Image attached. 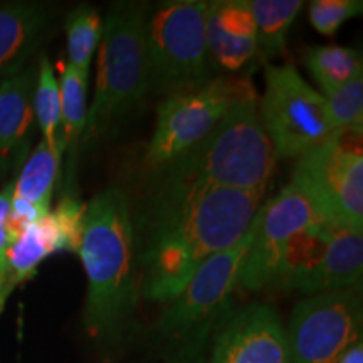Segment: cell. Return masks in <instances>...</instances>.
Segmentation results:
<instances>
[{"mask_svg":"<svg viewBox=\"0 0 363 363\" xmlns=\"http://www.w3.org/2000/svg\"><path fill=\"white\" fill-rule=\"evenodd\" d=\"M264 194L214 185L150 189L136 252L143 296L158 303L179 296L203 262L247 234Z\"/></svg>","mask_w":363,"mask_h":363,"instance_id":"6da1fadb","label":"cell"},{"mask_svg":"<svg viewBox=\"0 0 363 363\" xmlns=\"http://www.w3.org/2000/svg\"><path fill=\"white\" fill-rule=\"evenodd\" d=\"M136 234L126 194L110 187L86 203L78 256L88 279L84 330L115 340L128 330L140 294Z\"/></svg>","mask_w":363,"mask_h":363,"instance_id":"7a4b0ae2","label":"cell"},{"mask_svg":"<svg viewBox=\"0 0 363 363\" xmlns=\"http://www.w3.org/2000/svg\"><path fill=\"white\" fill-rule=\"evenodd\" d=\"M257 101L256 88L244 94L201 143L152 172V187L266 190L278 158L261 125Z\"/></svg>","mask_w":363,"mask_h":363,"instance_id":"3957f363","label":"cell"},{"mask_svg":"<svg viewBox=\"0 0 363 363\" xmlns=\"http://www.w3.org/2000/svg\"><path fill=\"white\" fill-rule=\"evenodd\" d=\"M145 2L113 4L103 21L96 83L81 145L99 142L131 115L147 96V21Z\"/></svg>","mask_w":363,"mask_h":363,"instance_id":"277c9868","label":"cell"},{"mask_svg":"<svg viewBox=\"0 0 363 363\" xmlns=\"http://www.w3.org/2000/svg\"><path fill=\"white\" fill-rule=\"evenodd\" d=\"M208 2L165 0L152 6L147 21V93L195 89L214 78L207 49Z\"/></svg>","mask_w":363,"mask_h":363,"instance_id":"5b68a950","label":"cell"},{"mask_svg":"<svg viewBox=\"0 0 363 363\" xmlns=\"http://www.w3.org/2000/svg\"><path fill=\"white\" fill-rule=\"evenodd\" d=\"M264 83L257 111L276 158H301L340 133L323 94L293 65H267Z\"/></svg>","mask_w":363,"mask_h":363,"instance_id":"8992f818","label":"cell"},{"mask_svg":"<svg viewBox=\"0 0 363 363\" xmlns=\"http://www.w3.org/2000/svg\"><path fill=\"white\" fill-rule=\"evenodd\" d=\"M254 234V220L235 246L216 254L199 267L184 291L169 301L158 331L182 355H195L216 325L224 323L239 286V271Z\"/></svg>","mask_w":363,"mask_h":363,"instance_id":"52a82bcc","label":"cell"},{"mask_svg":"<svg viewBox=\"0 0 363 363\" xmlns=\"http://www.w3.org/2000/svg\"><path fill=\"white\" fill-rule=\"evenodd\" d=\"M251 89V76L219 74L201 88L180 91L163 99L145 155L150 174L201 143Z\"/></svg>","mask_w":363,"mask_h":363,"instance_id":"ba28073f","label":"cell"},{"mask_svg":"<svg viewBox=\"0 0 363 363\" xmlns=\"http://www.w3.org/2000/svg\"><path fill=\"white\" fill-rule=\"evenodd\" d=\"M291 182L328 222L363 229L362 133L340 131L331 142L298 158Z\"/></svg>","mask_w":363,"mask_h":363,"instance_id":"9c48e42d","label":"cell"},{"mask_svg":"<svg viewBox=\"0 0 363 363\" xmlns=\"http://www.w3.org/2000/svg\"><path fill=\"white\" fill-rule=\"evenodd\" d=\"M360 288L313 294L293 310L286 331L293 363H337L362 342Z\"/></svg>","mask_w":363,"mask_h":363,"instance_id":"30bf717a","label":"cell"},{"mask_svg":"<svg viewBox=\"0 0 363 363\" xmlns=\"http://www.w3.org/2000/svg\"><path fill=\"white\" fill-rule=\"evenodd\" d=\"M320 220L326 219L311 199L289 182L257 211L252 240L239 271V286L247 291L274 286L293 240Z\"/></svg>","mask_w":363,"mask_h":363,"instance_id":"8fae6325","label":"cell"},{"mask_svg":"<svg viewBox=\"0 0 363 363\" xmlns=\"http://www.w3.org/2000/svg\"><path fill=\"white\" fill-rule=\"evenodd\" d=\"M208 363H293L278 313L266 305H249L227 318Z\"/></svg>","mask_w":363,"mask_h":363,"instance_id":"7c38bea8","label":"cell"},{"mask_svg":"<svg viewBox=\"0 0 363 363\" xmlns=\"http://www.w3.org/2000/svg\"><path fill=\"white\" fill-rule=\"evenodd\" d=\"M35 76L27 65L0 81V179L17 174L33 152Z\"/></svg>","mask_w":363,"mask_h":363,"instance_id":"4fadbf2b","label":"cell"},{"mask_svg":"<svg viewBox=\"0 0 363 363\" xmlns=\"http://www.w3.org/2000/svg\"><path fill=\"white\" fill-rule=\"evenodd\" d=\"M62 157L45 145L43 140L29 153L12 184L11 214L7 229L12 240L33 222L51 212V202L56 187Z\"/></svg>","mask_w":363,"mask_h":363,"instance_id":"5bb4252c","label":"cell"},{"mask_svg":"<svg viewBox=\"0 0 363 363\" xmlns=\"http://www.w3.org/2000/svg\"><path fill=\"white\" fill-rule=\"evenodd\" d=\"M207 49L214 69L235 74L257 54L256 24L246 0L208 2Z\"/></svg>","mask_w":363,"mask_h":363,"instance_id":"9a60e30c","label":"cell"},{"mask_svg":"<svg viewBox=\"0 0 363 363\" xmlns=\"http://www.w3.org/2000/svg\"><path fill=\"white\" fill-rule=\"evenodd\" d=\"M56 11L44 2H12L0 6V72L24 69L30 56L51 34Z\"/></svg>","mask_w":363,"mask_h":363,"instance_id":"2e32d148","label":"cell"},{"mask_svg":"<svg viewBox=\"0 0 363 363\" xmlns=\"http://www.w3.org/2000/svg\"><path fill=\"white\" fill-rule=\"evenodd\" d=\"M56 252H65V247H62L51 214L33 222L22 230L7 252L6 276H4V284L0 289V315L11 294L26 281L34 278L39 266Z\"/></svg>","mask_w":363,"mask_h":363,"instance_id":"e0dca14e","label":"cell"},{"mask_svg":"<svg viewBox=\"0 0 363 363\" xmlns=\"http://www.w3.org/2000/svg\"><path fill=\"white\" fill-rule=\"evenodd\" d=\"M363 274L362 230L331 224L326 251L316 274L308 284L305 294H320L338 289L360 288Z\"/></svg>","mask_w":363,"mask_h":363,"instance_id":"ac0fdd59","label":"cell"},{"mask_svg":"<svg viewBox=\"0 0 363 363\" xmlns=\"http://www.w3.org/2000/svg\"><path fill=\"white\" fill-rule=\"evenodd\" d=\"M88 79L89 76L72 67L69 62L61 65V143L62 155L69 157V175L72 179V167L78 155L79 145L83 142L86 116H88Z\"/></svg>","mask_w":363,"mask_h":363,"instance_id":"d6986e66","label":"cell"},{"mask_svg":"<svg viewBox=\"0 0 363 363\" xmlns=\"http://www.w3.org/2000/svg\"><path fill=\"white\" fill-rule=\"evenodd\" d=\"M256 24L257 51L267 59L283 56L289 27L305 4L301 0H246Z\"/></svg>","mask_w":363,"mask_h":363,"instance_id":"ffe728a7","label":"cell"},{"mask_svg":"<svg viewBox=\"0 0 363 363\" xmlns=\"http://www.w3.org/2000/svg\"><path fill=\"white\" fill-rule=\"evenodd\" d=\"M305 66L323 96L362 76L363 67L360 54L343 45H311L305 51Z\"/></svg>","mask_w":363,"mask_h":363,"instance_id":"44dd1931","label":"cell"},{"mask_svg":"<svg viewBox=\"0 0 363 363\" xmlns=\"http://www.w3.org/2000/svg\"><path fill=\"white\" fill-rule=\"evenodd\" d=\"M67 61L72 67L89 76V67L99 48L103 21L91 6L74 7L65 19Z\"/></svg>","mask_w":363,"mask_h":363,"instance_id":"7402d4cb","label":"cell"},{"mask_svg":"<svg viewBox=\"0 0 363 363\" xmlns=\"http://www.w3.org/2000/svg\"><path fill=\"white\" fill-rule=\"evenodd\" d=\"M34 115L35 125L43 133V142L49 148L62 155L61 143H59V131H61V91L59 81L54 74V69L49 59L43 56L39 59L38 76H35L34 88Z\"/></svg>","mask_w":363,"mask_h":363,"instance_id":"603a6c76","label":"cell"},{"mask_svg":"<svg viewBox=\"0 0 363 363\" xmlns=\"http://www.w3.org/2000/svg\"><path fill=\"white\" fill-rule=\"evenodd\" d=\"M325 101L338 131L363 133V74L331 91Z\"/></svg>","mask_w":363,"mask_h":363,"instance_id":"cb8c5ba5","label":"cell"},{"mask_svg":"<svg viewBox=\"0 0 363 363\" xmlns=\"http://www.w3.org/2000/svg\"><path fill=\"white\" fill-rule=\"evenodd\" d=\"M362 12V0H315L310 4V22L320 34L335 35L345 22Z\"/></svg>","mask_w":363,"mask_h":363,"instance_id":"d4e9b609","label":"cell"},{"mask_svg":"<svg viewBox=\"0 0 363 363\" xmlns=\"http://www.w3.org/2000/svg\"><path fill=\"white\" fill-rule=\"evenodd\" d=\"M11 194L12 184H7L6 189L0 190V289H2L4 276H6L9 247L13 242L7 229V219L11 214Z\"/></svg>","mask_w":363,"mask_h":363,"instance_id":"484cf974","label":"cell"},{"mask_svg":"<svg viewBox=\"0 0 363 363\" xmlns=\"http://www.w3.org/2000/svg\"><path fill=\"white\" fill-rule=\"evenodd\" d=\"M337 363H363V345L362 342L353 343L347 352L340 357Z\"/></svg>","mask_w":363,"mask_h":363,"instance_id":"4316f807","label":"cell"}]
</instances>
